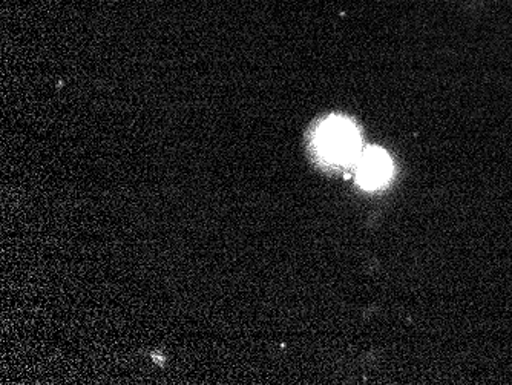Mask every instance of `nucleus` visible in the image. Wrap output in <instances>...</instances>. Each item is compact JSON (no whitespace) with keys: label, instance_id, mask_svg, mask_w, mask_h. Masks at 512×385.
<instances>
[{"label":"nucleus","instance_id":"1","mask_svg":"<svg viewBox=\"0 0 512 385\" xmlns=\"http://www.w3.org/2000/svg\"><path fill=\"white\" fill-rule=\"evenodd\" d=\"M316 149L333 165H348L361 155V139L350 120L332 117L316 132Z\"/></svg>","mask_w":512,"mask_h":385},{"label":"nucleus","instance_id":"2","mask_svg":"<svg viewBox=\"0 0 512 385\" xmlns=\"http://www.w3.org/2000/svg\"><path fill=\"white\" fill-rule=\"evenodd\" d=\"M358 181L364 188L375 189L387 183L391 160L382 149L368 148L358 158Z\"/></svg>","mask_w":512,"mask_h":385}]
</instances>
